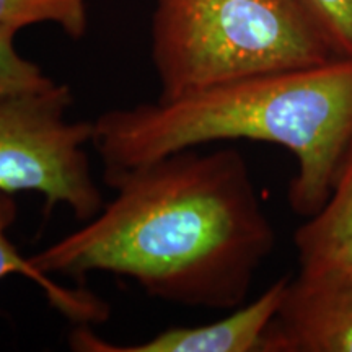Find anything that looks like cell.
<instances>
[{
  "label": "cell",
  "instance_id": "cell-1",
  "mask_svg": "<svg viewBox=\"0 0 352 352\" xmlns=\"http://www.w3.org/2000/svg\"><path fill=\"white\" fill-rule=\"evenodd\" d=\"M107 184L116 195L98 214L30 256L39 271L109 272L189 308L243 305L276 232L239 151H179Z\"/></svg>",
  "mask_w": 352,
  "mask_h": 352
},
{
  "label": "cell",
  "instance_id": "cell-2",
  "mask_svg": "<svg viewBox=\"0 0 352 352\" xmlns=\"http://www.w3.org/2000/svg\"><path fill=\"white\" fill-rule=\"evenodd\" d=\"M276 144L296 157L289 204L302 217L323 208L352 151V59L279 70L182 98L100 114L95 148L104 183L170 153L222 140Z\"/></svg>",
  "mask_w": 352,
  "mask_h": 352
},
{
  "label": "cell",
  "instance_id": "cell-3",
  "mask_svg": "<svg viewBox=\"0 0 352 352\" xmlns=\"http://www.w3.org/2000/svg\"><path fill=\"white\" fill-rule=\"evenodd\" d=\"M160 94L182 98L239 78L334 59L296 0H153Z\"/></svg>",
  "mask_w": 352,
  "mask_h": 352
},
{
  "label": "cell",
  "instance_id": "cell-4",
  "mask_svg": "<svg viewBox=\"0 0 352 352\" xmlns=\"http://www.w3.org/2000/svg\"><path fill=\"white\" fill-rule=\"evenodd\" d=\"M70 88L0 96V191L38 192L46 209L64 206L87 222L103 208L88 145L94 121L72 120Z\"/></svg>",
  "mask_w": 352,
  "mask_h": 352
},
{
  "label": "cell",
  "instance_id": "cell-5",
  "mask_svg": "<svg viewBox=\"0 0 352 352\" xmlns=\"http://www.w3.org/2000/svg\"><path fill=\"white\" fill-rule=\"evenodd\" d=\"M259 352H352V271L290 276Z\"/></svg>",
  "mask_w": 352,
  "mask_h": 352
},
{
  "label": "cell",
  "instance_id": "cell-6",
  "mask_svg": "<svg viewBox=\"0 0 352 352\" xmlns=\"http://www.w3.org/2000/svg\"><path fill=\"white\" fill-rule=\"evenodd\" d=\"M289 279V274L279 277L253 302L212 323L168 328L134 344L109 342L90 324H77L69 334V346L80 352H259L264 333L284 300Z\"/></svg>",
  "mask_w": 352,
  "mask_h": 352
},
{
  "label": "cell",
  "instance_id": "cell-7",
  "mask_svg": "<svg viewBox=\"0 0 352 352\" xmlns=\"http://www.w3.org/2000/svg\"><path fill=\"white\" fill-rule=\"evenodd\" d=\"M298 272L352 271V151L328 201L294 233Z\"/></svg>",
  "mask_w": 352,
  "mask_h": 352
},
{
  "label": "cell",
  "instance_id": "cell-8",
  "mask_svg": "<svg viewBox=\"0 0 352 352\" xmlns=\"http://www.w3.org/2000/svg\"><path fill=\"white\" fill-rule=\"evenodd\" d=\"M16 212L13 195L0 191V279L12 274L28 277L43 290L50 305L76 324H98L108 320L109 305L95 292L56 283L54 277L39 271L32 259L21 256L8 236Z\"/></svg>",
  "mask_w": 352,
  "mask_h": 352
},
{
  "label": "cell",
  "instance_id": "cell-9",
  "mask_svg": "<svg viewBox=\"0 0 352 352\" xmlns=\"http://www.w3.org/2000/svg\"><path fill=\"white\" fill-rule=\"evenodd\" d=\"M90 0H0V26L19 33L26 26L52 23L72 39L88 30Z\"/></svg>",
  "mask_w": 352,
  "mask_h": 352
},
{
  "label": "cell",
  "instance_id": "cell-10",
  "mask_svg": "<svg viewBox=\"0 0 352 352\" xmlns=\"http://www.w3.org/2000/svg\"><path fill=\"white\" fill-rule=\"evenodd\" d=\"M336 57L352 59V0H296Z\"/></svg>",
  "mask_w": 352,
  "mask_h": 352
},
{
  "label": "cell",
  "instance_id": "cell-11",
  "mask_svg": "<svg viewBox=\"0 0 352 352\" xmlns=\"http://www.w3.org/2000/svg\"><path fill=\"white\" fill-rule=\"evenodd\" d=\"M15 34L0 26V96L50 90L57 82L16 51Z\"/></svg>",
  "mask_w": 352,
  "mask_h": 352
}]
</instances>
